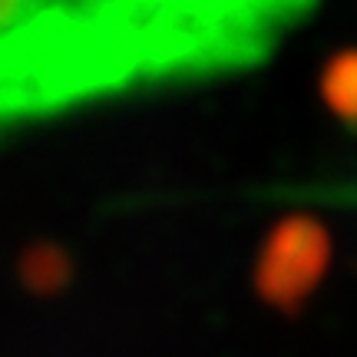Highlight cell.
Returning <instances> with one entry per match:
<instances>
[{
    "mask_svg": "<svg viewBox=\"0 0 357 357\" xmlns=\"http://www.w3.org/2000/svg\"><path fill=\"white\" fill-rule=\"evenodd\" d=\"M331 265V235L314 215H284L255 258V291L281 314H298Z\"/></svg>",
    "mask_w": 357,
    "mask_h": 357,
    "instance_id": "6da1fadb",
    "label": "cell"
},
{
    "mask_svg": "<svg viewBox=\"0 0 357 357\" xmlns=\"http://www.w3.org/2000/svg\"><path fill=\"white\" fill-rule=\"evenodd\" d=\"M199 3L252 56V53H258L265 47L268 37L278 26H284L291 20L298 13V7H305L307 0H199Z\"/></svg>",
    "mask_w": 357,
    "mask_h": 357,
    "instance_id": "7a4b0ae2",
    "label": "cell"
},
{
    "mask_svg": "<svg viewBox=\"0 0 357 357\" xmlns=\"http://www.w3.org/2000/svg\"><path fill=\"white\" fill-rule=\"evenodd\" d=\"M321 96L341 123L357 126V50L337 53L321 73Z\"/></svg>",
    "mask_w": 357,
    "mask_h": 357,
    "instance_id": "3957f363",
    "label": "cell"
}]
</instances>
